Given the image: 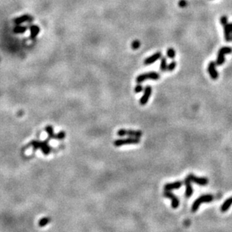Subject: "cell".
I'll return each instance as SVG.
<instances>
[{"mask_svg":"<svg viewBox=\"0 0 232 232\" xmlns=\"http://www.w3.org/2000/svg\"><path fill=\"white\" fill-rule=\"evenodd\" d=\"M232 204V197H229V198H228L227 200H225V201L222 204V205L221 207V210L222 212H226L228 210L229 208H230V207L231 206Z\"/></svg>","mask_w":232,"mask_h":232,"instance_id":"9a60e30c","label":"cell"},{"mask_svg":"<svg viewBox=\"0 0 232 232\" xmlns=\"http://www.w3.org/2000/svg\"><path fill=\"white\" fill-rule=\"evenodd\" d=\"M167 59L165 57H161V63H160V70L162 72L167 71Z\"/></svg>","mask_w":232,"mask_h":232,"instance_id":"ac0fdd59","label":"cell"},{"mask_svg":"<svg viewBox=\"0 0 232 232\" xmlns=\"http://www.w3.org/2000/svg\"><path fill=\"white\" fill-rule=\"evenodd\" d=\"M163 195H164V197H168V198L171 199V207H172L173 209H177L179 207L180 200L172 192H171L170 191H164V192L163 193Z\"/></svg>","mask_w":232,"mask_h":232,"instance_id":"9c48e42d","label":"cell"},{"mask_svg":"<svg viewBox=\"0 0 232 232\" xmlns=\"http://www.w3.org/2000/svg\"><path fill=\"white\" fill-rule=\"evenodd\" d=\"M140 46H141V42H140L139 40H134L132 42V44H131V48L134 50L138 49Z\"/></svg>","mask_w":232,"mask_h":232,"instance_id":"cb8c5ba5","label":"cell"},{"mask_svg":"<svg viewBox=\"0 0 232 232\" xmlns=\"http://www.w3.org/2000/svg\"><path fill=\"white\" fill-rule=\"evenodd\" d=\"M176 55V52L174 51V48H169L167 50V56L168 58L170 59H174V57H175Z\"/></svg>","mask_w":232,"mask_h":232,"instance_id":"ffe728a7","label":"cell"},{"mask_svg":"<svg viewBox=\"0 0 232 232\" xmlns=\"http://www.w3.org/2000/svg\"><path fill=\"white\" fill-rule=\"evenodd\" d=\"M229 28H230L231 35V41H232V23H230V24H229Z\"/></svg>","mask_w":232,"mask_h":232,"instance_id":"83f0119b","label":"cell"},{"mask_svg":"<svg viewBox=\"0 0 232 232\" xmlns=\"http://www.w3.org/2000/svg\"><path fill=\"white\" fill-rule=\"evenodd\" d=\"M182 185H183V183L180 181H177L173 183H168V184H166L164 185V191H172V190L179 189L180 188H181Z\"/></svg>","mask_w":232,"mask_h":232,"instance_id":"4fadbf2b","label":"cell"},{"mask_svg":"<svg viewBox=\"0 0 232 232\" xmlns=\"http://www.w3.org/2000/svg\"><path fill=\"white\" fill-rule=\"evenodd\" d=\"M26 30V27H23V26H17L14 29V33H23Z\"/></svg>","mask_w":232,"mask_h":232,"instance_id":"44dd1931","label":"cell"},{"mask_svg":"<svg viewBox=\"0 0 232 232\" xmlns=\"http://www.w3.org/2000/svg\"><path fill=\"white\" fill-rule=\"evenodd\" d=\"M152 94V88L150 85H147L144 89V94L140 100V104L141 106H144L147 103L149 99Z\"/></svg>","mask_w":232,"mask_h":232,"instance_id":"ba28073f","label":"cell"},{"mask_svg":"<svg viewBox=\"0 0 232 232\" xmlns=\"http://www.w3.org/2000/svg\"><path fill=\"white\" fill-rule=\"evenodd\" d=\"M160 78V74L157 72H146V73H143L139 75L136 78V82L137 83H142L144 81H147V80H153V81H156Z\"/></svg>","mask_w":232,"mask_h":232,"instance_id":"6da1fadb","label":"cell"},{"mask_svg":"<svg viewBox=\"0 0 232 232\" xmlns=\"http://www.w3.org/2000/svg\"><path fill=\"white\" fill-rule=\"evenodd\" d=\"M50 222H51V219L49 217H44L38 222V225L39 227H44V226L47 225Z\"/></svg>","mask_w":232,"mask_h":232,"instance_id":"d6986e66","label":"cell"},{"mask_svg":"<svg viewBox=\"0 0 232 232\" xmlns=\"http://www.w3.org/2000/svg\"><path fill=\"white\" fill-rule=\"evenodd\" d=\"M117 135L119 137H124L127 136L129 137H137L140 138L142 137L143 133L141 130H126V129H120L117 131Z\"/></svg>","mask_w":232,"mask_h":232,"instance_id":"5b68a950","label":"cell"},{"mask_svg":"<svg viewBox=\"0 0 232 232\" xmlns=\"http://www.w3.org/2000/svg\"><path fill=\"white\" fill-rule=\"evenodd\" d=\"M162 57V54L161 52L156 53V54H153L150 57H147V59L144 61V65H150V64H153V63L158 61L159 59H161Z\"/></svg>","mask_w":232,"mask_h":232,"instance_id":"8fae6325","label":"cell"},{"mask_svg":"<svg viewBox=\"0 0 232 232\" xmlns=\"http://www.w3.org/2000/svg\"><path fill=\"white\" fill-rule=\"evenodd\" d=\"M213 196L211 194H205V195L200 196V197L195 200L192 204V212L197 211L200 204H203V203H209V202L213 201Z\"/></svg>","mask_w":232,"mask_h":232,"instance_id":"7a4b0ae2","label":"cell"},{"mask_svg":"<svg viewBox=\"0 0 232 232\" xmlns=\"http://www.w3.org/2000/svg\"><path fill=\"white\" fill-rule=\"evenodd\" d=\"M232 53V48L231 47H222L220 48L218 51V55H217V59L216 61V66H221L225 61V54H228Z\"/></svg>","mask_w":232,"mask_h":232,"instance_id":"3957f363","label":"cell"},{"mask_svg":"<svg viewBox=\"0 0 232 232\" xmlns=\"http://www.w3.org/2000/svg\"><path fill=\"white\" fill-rule=\"evenodd\" d=\"M45 130L48 133V135H49L50 137H51V138H52V137H55V136H54V129H53V127H51V126L46 127Z\"/></svg>","mask_w":232,"mask_h":232,"instance_id":"603a6c76","label":"cell"},{"mask_svg":"<svg viewBox=\"0 0 232 232\" xmlns=\"http://www.w3.org/2000/svg\"><path fill=\"white\" fill-rule=\"evenodd\" d=\"M187 5H188V2H187L186 0H180L179 2V5L181 8H185V7H186Z\"/></svg>","mask_w":232,"mask_h":232,"instance_id":"484cf974","label":"cell"},{"mask_svg":"<svg viewBox=\"0 0 232 232\" xmlns=\"http://www.w3.org/2000/svg\"><path fill=\"white\" fill-rule=\"evenodd\" d=\"M144 87L141 85V83H138V84H137V85H136L135 88H134V92L137 93V94H138V93L142 92V91H144Z\"/></svg>","mask_w":232,"mask_h":232,"instance_id":"d4e9b609","label":"cell"},{"mask_svg":"<svg viewBox=\"0 0 232 232\" xmlns=\"http://www.w3.org/2000/svg\"><path fill=\"white\" fill-rule=\"evenodd\" d=\"M188 177L192 182H195L199 185H206L208 183V180L204 177H197L194 174H189Z\"/></svg>","mask_w":232,"mask_h":232,"instance_id":"30bf717a","label":"cell"},{"mask_svg":"<svg viewBox=\"0 0 232 232\" xmlns=\"http://www.w3.org/2000/svg\"><path fill=\"white\" fill-rule=\"evenodd\" d=\"M65 137V133L60 132L59 134L56 137H57V139H59V140H62V139H63Z\"/></svg>","mask_w":232,"mask_h":232,"instance_id":"4316f807","label":"cell"},{"mask_svg":"<svg viewBox=\"0 0 232 232\" xmlns=\"http://www.w3.org/2000/svg\"><path fill=\"white\" fill-rule=\"evenodd\" d=\"M141 142L140 138H137V137H128L126 139H120V140H117L114 141V144L116 147H120L122 146H125V145H130V144H138Z\"/></svg>","mask_w":232,"mask_h":232,"instance_id":"277c9868","label":"cell"},{"mask_svg":"<svg viewBox=\"0 0 232 232\" xmlns=\"http://www.w3.org/2000/svg\"><path fill=\"white\" fill-rule=\"evenodd\" d=\"M32 17L29 16V15H23V16L21 17V18H16L14 20V23L17 24V25H20L21 24L24 22H26V21H32Z\"/></svg>","mask_w":232,"mask_h":232,"instance_id":"5bb4252c","label":"cell"},{"mask_svg":"<svg viewBox=\"0 0 232 232\" xmlns=\"http://www.w3.org/2000/svg\"><path fill=\"white\" fill-rule=\"evenodd\" d=\"M207 70L210 74V77L213 80H216L219 77L218 71L216 69V61H210L208 64V67H207Z\"/></svg>","mask_w":232,"mask_h":232,"instance_id":"52a82bcc","label":"cell"},{"mask_svg":"<svg viewBox=\"0 0 232 232\" xmlns=\"http://www.w3.org/2000/svg\"><path fill=\"white\" fill-rule=\"evenodd\" d=\"M40 149H41L42 152L44 154H48L51 151V148L48 146V145L46 143H41V146H40Z\"/></svg>","mask_w":232,"mask_h":232,"instance_id":"e0dca14e","label":"cell"},{"mask_svg":"<svg viewBox=\"0 0 232 232\" xmlns=\"http://www.w3.org/2000/svg\"><path fill=\"white\" fill-rule=\"evenodd\" d=\"M220 23L223 26V30H224V36L225 39L226 41H231V35L230 28H229V24L228 22V17L222 16L220 18Z\"/></svg>","mask_w":232,"mask_h":232,"instance_id":"8992f818","label":"cell"},{"mask_svg":"<svg viewBox=\"0 0 232 232\" xmlns=\"http://www.w3.org/2000/svg\"><path fill=\"white\" fill-rule=\"evenodd\" d=\"M176 66H177V63H176L175 61H172V62L170 63V64L167 66V71H174V70L175 69Z\"/></svg>","mask_w":232,"mask_h":232,"instance_id":"7402d4cb","label":"cell"},{"mask_svg":"<svg viewBox=\"0 0 232 232\" xmlns=\"http://www.w3.org/2000/svg\"><path fill=\"white\" fill-rule=\"evenodd\" d=\"M30 31H31V37H32V38H35L37 36V35L39 33L40 29L37 26H32V27H30Z\"/></svg>","mask_w":232,"mask_h":232,"instance_id":"2e32d148","label":"cell"},{"mask_svg":"<svg viewBox=\"0 0 232 232\" xmlns=\"http://www.w3.org/2000/svg\"><path fill=\"white\" fill-rule=\"evenodd\" d=\"M185 185H186V197H190L192 195L193 193V189H192V182L191 180H189L188 177L186 178L185 180Z\"/></svg>","mask_w":232,"mask_h":232,"instance_id":"7c38bea8","label":"cell"}]
</instances>
